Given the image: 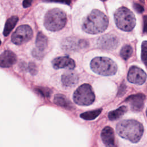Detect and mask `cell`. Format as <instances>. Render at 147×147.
<instances>
[{"instance_id": "6da1fadb", "label": "cell", "mask_w": 147, "mask_h": 147, "mask_svg": "<svg viewBox=\"0 0 147 147\" xmlns=\"http://www.w3.org/2000/svg\"><path fill=\"white\" fill-rule=\"evenodd\" d=\"M117 132L121 137L131 142H137L144 133L142 125L133 119L123 120L117 125Z\"/></svg>"}, {"instance_id": "7a4b0ae2", "label": "cell", "mask_w": 147, "mask_h": 147, "mask_svg": "<svg viewBox=\"0 0 147 147\" xmlns=\"http://www.w3.org/2000/svg\"><path fill=\"white\" fill-rule=\"evenodd\" d=\"M109 23L107 16L101 11L95 9L87 17L84 21L82 28L90 34H98L105 31Z\"/></svg>"}, {"instance_id": "3957f363", "label": "cell", "mask_w": 147, "mask_h": 147, "mask_svg": "<svg viewBox=\"0 0 147 147\" xmlns=\"http://www.w3.org/2000/svg\"><path fill=\"white\" fill-rule=\"evenodd\" d=\"M67 17L65 13L59 9L49 10L44 18V26L49 30L58 31L65 25Z\"/></svg>"}, {"instance_id": "277c9868", "label": "cell", "mask_w": 147, "mask_h": 147, "mask_svg": "<svg viewBox=\"0 0 147 147\" xmlns=\"http://www.w3.org/2000/svg\"><path fill=\"white\" fill-rule=\"evenodd\" d=\"M90 67L94 72L103 76L114 75L117 71L115 63L111 59L105 57L94 58L91 61Z\"/></svg>"}, {"instance_id": "5b68a950", "label": "cell", "mask_w": 147, "mask_h": 147, "mask_svg": "<svg viewBox=\"0 0 147 147\" xmlns=\"http://www.w3.org/2000/svg\"><path fill=\"white\" fill-rule=\"evenodd\" d=\"M114 20L117 27L123 31H131L136 25L134 14L125 7H121L116 10L114 13Z\"/></svg>"}, {"instance_id": "8992f818", "label": "cell", "mask_w": 147, "mask_h": 147, "mask_svg": "<svg viewBox=\"0 0 147 147\" xmlns=\"http://www.w3.org/2000/svg\"><path fill=\"white\" fill-rule=\"evenodd\" d=\"M73 99L79 105H91L95 100V94L91 86L88 84H83L79 86L74 94Z\"/></svg>"}, {"instance_id": "52a82bcc", "label": "cell", "mask_w": 147, "mask_h": 147, "mask_svg": "<svg viewBox=\"0 0 147 147\" xmlns=\"http://www.w3.org/2000/svg\"><path fill=\"white\" fill-rule=\"evenodd\" d=\"M33 36L32 28L28 25L18 27L11 35V41L16 45H21L29 41Z\"/></svg>"}, {"instance_id": "ba28073f", "label": "cell", "mask_w": 147, "mask_h": 147, "mask_svg": "<svg viewBox=\"0 0 147 147\" xmlns=\"http://www.w3.org/2000/svg\"><path fill=\"white\" fill-rule=\"evenodd\" d=\"M98 47L106 50L115 49L119 45V40L117 36L106 34L100 36L97 40Z\"/></svg>"}, {"instance_id": "9c48e42d", "label": "cell", "mask_w": 147, "mask_h": 147, "mask_svg": "<svg viewBox=\"0 0 147 147\" xmlns=\"http://www.w3.org/2000/svg\"><path fill=\"white\" fill-rule=\"evenodd\" d=\"M146 79V74L142 69L136 66L130 67L127 74V80L130 82L140 85L145 83Z\"/></svg>"}, {"instance_id": "30bf717a", "label": "cell", "mask_w": 147, "mask_h": 147, "mask_svg": "<svg viewBox=\"0 0 147 147\" xmlns=\"http://www.w3.org/2000/svg\"><path fill=\"white\" fill-rule=\"evenodd\" d=\"M85 46H86V41L72 37L65 38L61 44L63 49L67 52L76 51Z\"/></svg>"}, {"instance_id": "8fae6325", "label": "cell", "mask_w": 147, "mask_h": 147, "mask_svg": "<svg viewBox=\"0 0 147 147\" xmlns=\"http://www.w3.org/2000/svg\"><path fill=\"white\" fill-rule=\"evenodd\" d=\"M145 98V96L140 93L129 96L125 100L130 105L133 111H140L143 108Z\"/></svg>"}, {"instance_id": "7c38bea8", "label": "cell", "mask_w": 147, "mask_h": 147, "mask_svg": "<svg viewBox=\"0 0 147 147\" xmlns=\"http://www.w3.org/2000/svg\"><path fill=\"white\" fill-rule=\"evenodd\" d=\"M53 67L55 69L65 68L72 69L75 67L74 60L68 56H61L55 58L52 61Z\"/></svg>"}, {"instance_id": "4fadbf2b", "label": "cell", "mask_w": 147, "mask_h": 147, "mask_svg": "<svg viewBox=\"0 0 147 147\" xmlns=\"http://www.w3.org/2000/svg\"><path fill=\"white\" fill-rule=\"evenodd\" d=\"M17 61L16 55L11 51H5L0 55V67H9Z\"/></svg>"}, {"instance_id": "5bb4252c", "label": "cell", "mask_w": 147, "mask_h": 147, "mask_svg": "<svg viewBox=\"0 0 147 147\" xmlns=\"http://www.w3.org/2000/svg\"><path fill=\"white\" fill-rule=\"evenodd\" d=\"M101 138L103 143L108 147H115L114 133L111 127L106 126L102 131Z\"/></svg>"}, {"instance_id": "9a60e30c", "label": "cell", "mask_w": 147, "mask_h": 147, "mask_svg": "<svg viewBox=\"0 0 147 147\" xmlns=\"http://www.w3.org/2000/svg\"><path fill=\"white\" fill-rule=\"evenodd\" d=\"M63 84L65 87H72L78 82V76L73 72H65L61 76Z\"/></svg>"}, {"instance_id": "2e32d148", "label": "cell", "mask_w": 147, "mask_h": 147, "mask_svg": "<svg viewBox=\"0 0 147 147\" xmlns=\"http://www.w3.org/2000/svg\"><path fill=\"white\" fill-rule=\"evenodd\" d=\"M53 102L56 105L67 109H71L73 106L69 100H68L65 95L62 94L55 95Z\"/></svg>"}, {"instance_id": "e0dca14e", "label": "cell", "mask_w": 147, "mask_h": 147, "mask_svg": "<svg viewBox=\"0 0 147 147\" xmlns=\"http://www.w3.org/2000/svg\"><path fill=\"white\" fill-rule=\"evenodd\" d=\"M48 44V40L47 37L41 32H38L36 40V48H34L36 50L40 52L43 53L44 51L47 47Z\"/></svg>"}, {"instance_id": "ac0fdd59", "label": "cell", "mask_w": 147, "mask_h": 147, "mask_svg": "<svg viewBox=\"0 0 147 147\" xmlns=\"http://www.w3.org/2000/svg\"><path fill=\"white\" fill-rule=\"evenodd\" d=\"M18 21V18L17 16H12L9 18L6 22L4 30H3V35L7 36L10 32L13 30L14 27L16 26L17 21Z\"/></svg>"}, {"instance_id": "d6986e66", "label": "cell", "mask_w": 147, "mask_h": 147, "mask_svg": "<svg viewBox=\"0 0 147 147\" xmlns=\"http://www.w3.org/2000/svg\"><path fill=\"white\" fill-rule=\"evenodd\" d=\"M127 111V107L125 106L119 107L118 109L109 112L108 117L110 120L114 121L119 118L122 117Z\"/></svg>"}, {"instance_id": "ffe728a7", "label": "cell", "mask_w": 147, "mask_h": 147, "mask_svg": "<svg viewBox=\"0 0 147 147\" xmlns=\"http://www.w3.org/2000/svg\"><path fill=\"white\" fill-rule=\"evenodd\" d=\"M102 109H96L92 111H87L80 114V117L86 120H92L96 118L101 113Z\"/></svg>"}, {"instance_id": "44dd1931", "label": "cell", "mask_w": 147, "mask_h": 147, "mask_svg": "<svg viewBox=\"0 0 147 147\" xmlns=\"http://www.w3.org/2000/svg\"><path fill=\"white\" fill-rule=\"evenodd\" d=\"M132 53H133V49L129 45L123 46L120 52L121 57L125 60H127L131 56Z\"/></svg>"}, {"instance_id": "7402d4cb", "label": "cell", "mask_w": 147, "mask_h": 147, "mask_svg": "<svg viewBox=\"0 0 147 147\" xmlns=\"http://www.w3.org/2000/svg\"><path fill=\"white\" fill-rule=\"evenodd\" d=\"M141 59L147 67V41H143L141 45Z\"/></svg>"}, {"instance_id": "603a6c76", "label": "cell", "mask_w": 147, "mask_h": 147, "mask_svg": "<svg viewBox=\"0 0 147 147\" xmlns=\"http://www.w3.org/2000/svg\"><path fill=\"white\" fill-rule=\"evenodd\" d=\"M37 91H38V92H40L42 95H43L44 96L48 97L51 94L49 90L47 88H43V87L37 88Z\"/></svg>"}, {"instance_id": "cb8c5ba5", "label": "cell", "mask_w": 147, "mask_h": 147, "mask_svg": "<svg viewBox=\"0 0 147 147\" xmlns=\"http://www.w3.org/2000/svg\"><path fill=\"white\" fill-rule=\"evenodd\" d=\"M28 68H29V71L32 75H35L36 74H37V68L34 63H30L28 65Z\"/></svg>"}, {"instance_id": "d4e9b609", "label": "cell", "mask_w": 147, "mask_h": 147, "mask_svg": "<svg viewBox=\"0 0 147 147\" xmlns=\"http://www.w3.org/2000/svg\"><path fill=\"white\" fill-rule=\"evenodd\" d=\"M133 6H134V9H135V10H136L138 12H139V13H141V12H142L143 11H144V8L142 7V6H141L140 5H139V4H134V5H133Z\"/></svg>"}, {"instance_id": "484cf974", "label": "cell", "mask_w": 147, "mask_h": 147, "mask_svg": "<svg viewBox=\"0 0 147 147\" xmlns=\"http://www.w3.org/2000/svg\"><path fill=\"white\" fill-rule=\"evenodd\" d=\"M144 31L145 32H147V16H146L144 17Z\"/></svg>"}, {"instance_id": "4316f807", "label": "cell", "mask_w": 147, "mask_h": 147, "mask_svg": "<svg viewBox=\"0 0 147 147\" xmlns=\"http://www.w3.org/2000/svg\"><path fill=\"white\" fill-rule=\"evenodd\" d=\"M32 1H24L23 2V6L24 7H28L30 6Z\"/></svg>"}, {"instance_id": "83f0119b", "label": "cell", "mask_w": 147, "mask_h": 147, "mask_svg": "<svg viewBox=\"0 0 147 147\" xmlns=\"http://www.w3.org/2000/svg\"><path fill=\"white\" fill-rule=\"evenodd\" d=\"M146 116H147V109H146Z\"/></svg>"}, {"instance_id": "f1b7e54d", "label": "cell", "mask_w": 147, "mask_h": 147, "mask_svg": "<svg viewBox=\"0 0 147 147\" xmlns=\"http://www.w3.org/2000/svg\"><path fill=\"white\" fill-rule=\"evenodd\" d=\"M1 41L0 40V45H1Z\"/></svg>"}]
</instances>
